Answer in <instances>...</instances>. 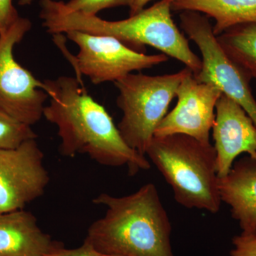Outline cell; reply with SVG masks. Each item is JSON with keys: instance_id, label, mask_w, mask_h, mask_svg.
<instances>
[{"instance_id": "1", "label": "cell", "mask_w": 256, "mask_h": 256, "mask_svg": "<svg viewBox=\"0 0 256 256\" xmlns=\"http://www.w3.org/2000/svg\"><path fill=\"white\" fill-rule=\"evenodd\" d=\"M50 104L43 116L58 128L62 156L86 154L104 166H127L130 176L150 168L146 156L124 142L105 108L88 95L78 79L60 76L44 80Z\"/></svg>"}, {"instance_id": "2", "label": "cell", "mask_w": 256, "mask_h": 256, "mask_svg": "<svg viewBox=\"0 0 256 256\" xmlns=\"http://www.w3.org/2000/svg\"><path fill=\"white\" fill-rule=\"evenodd\" d=\"M92 203L106 208L84 240L96 250L120 256H174L171 223L154 184L124 196L101 193Z\"/></svg>"}, {"instance_id": "3", "label": "cell", "mask_w": 256, "mask_h": 256, "mask_svg": "<svg viewBox=\"0 0 256 256\" xmlns=\"http://www.w3.org/2000/svg\"><path fill=\"white\" fill-rule=\"evenodd\" d=\"M172 0H160L137 14L119 21H108L64 9L62 2L44 0L40 16L46 32L60 34L79 31L114 37L137 52L144 46L154 47L164 54L184 64L194 76L200 73L202 60L195 54L188 38L172 18Z\"/></svg>"}, {"instance_id": "4", "label": "cell", "mask_w": 256, "mask_h": 256, "mask_svg": "<svg viewBox=\"0 0 256 256\" xmlns=\"http://www.w3.org/2000/svg\"><path fill=\"white\" fill-rule=\"evenodd\" d=\"M146 154L172 188L178 204L218 213L222 202L216 152L210 143L183 134L154 136Z\"/></svg>"}, {"instance_id": "5", "label": "cell", "mask_w": 256, "mask_h": 256, "mask_svg": "<svg viewBox=\"0 0 256 256\" xmlns=\"http://www.w3.org/2000/svg\"><path fill=\"white\" fill-rule=\"evenodd\" d=\"M192 73L186 67L178 73L154 76L130 74L114 82L119 92L117 105L122 112L118 128L128 146L146 156L178 86Z\"/></svg>"}, {"instance_id": "6", "label": "cell", "mask_w": 256, "mask_h": 256, "mask_svg": "<svg viewBox=\"0 0 256 256\" xmlns=\"http://www.w3.org/2000/svg\"><path fill=\"white\" fill-rule=\"evenodd\" d=\"M180 26L202 54V67L194 76L197 82L213 84L239 104L256 126V100L250 87L252 78L226 54L213 32L210 18L186 10L180 15Z\"/></svg>"}, {"instance_id": "7", "label": "cell", "mask_w": 256, "mask_h": 256, "mask_svg": "<svg viewBox=\"0 0 256 256\" xmlns=\"http://www.w3.org/2000/svg\"><path fill=\"white\" fill-rule=\"evenodd\" d=\"M31 28L30 20L20 16L0 36V110L32 126L43 117L48 96L44 82L22 66L13 54L15 45Z\"/></svg>"}, {"instance_id": "8", "label": "cell", "mask_w": 256, "mask_h": 256, "mask_svg": "<svg viewBox=\"0 0 256 256\" xmlns=\"http://www.w3.org/2000/svg\"><path fill=\"white\" fill-rule=\"evenodd\" d=\"M66 34L79 48L74 60L76 72L87 76L95 85L114 82L133 72L151 68L168 60L164 54L146 55L114 37L79 31Z\"/></svg>"}, {"instance_id": "9", "label": "cell", "mask_w": 256, "mask_h": 256, "mask_svg": "<svg viewBox=\"0 0 256 256\" xmlns=\"http://www.w3.org/2000/svg\"><path fill=\"white\" fill-rule=\"evenodd\" d=\"M44 156L36 140L0 149V214L24 210L44 195L50 181Z\"/></svg>"}, {"instance_id": "10", "label": "cell", "mask_w": 256, "mask_h": 256, "mask_svg": "<svg viewBox=\"0 0 256 256\" xmlns=\"http://www.w3.org/2000/svg\"><path fill=\"white\" fill-rule=\"evenodd\" d=\"M222 94L213 84L200 82L193 74H188L176 90L178 104L162 120L154 136L183 134L200 142L210 143V130L215 121L216 104Z\"/></svg>"}, {"instance_id": "11", "label": "cell", "mask_w": 256, "mask_h": 256, "mask_svg": "<svg viewBox=\"0 0 256 256\" xmlns=\"http://www.w3.org/2000/svg\"><path fill=\"white\" fill-rule=\"evenodd\" d=\"M213 130L217 174L224 178L237 156L246 153L256 160V126L242 106L222 94L216 104Z\"/></svg>"}, {"instance_id": "12", "label": "cell", "mask_w": 256, "mask_h": 256, "mask_svg": "<svg viewBox=\"0 0 256 256\" xmlns=\"http://www.w3.org/2000/svg\"><path fill=\"white\" fill-rule=\"evenodd\" d=\"M24 210L0 214V256H47L64 247Z\"/></svg>"}, {"instance_id": "13", "label": "cell", "mask_w": 256, "mask_h": 256, "mask_svg": "<svg viewBox=\"0 0 256 256\" xmlns=\"http://www.w3.org/2000/svg\"><path fill=\"white\" fill-rule=\"evenodd\" d=\"M222 202L230 207L232 218L242 234H256V160L246 156L234 162L224 178H218Z\"/></svg>"}, {"instance_id": "14", "label": "cell", "mask_w": 256, "mask_h": 256, "mask_svg": "<svg viewBox=\"0 0 256 256\" xmlns=\"http://www.w3.org/2000/svg\"><path fill=\"white\" fill-rule=\"evenodd\" d=\"M172 10H191L213 18L216 36L232 26L256 23V0H172Z\"/></svg>"}, {"instance_id": "15", "label": "cell", "mask_w": 256, "mask_h": 256, "mask_svg": "<svg viewBox=\"0 0 256 256\" xmlns=\"http://www.w3.org/2000/svg\"><path fill=\"white\" fill-rule=\"evenodd\" d=\"M222 50L252 78H256V23L232 26L216 36Z\"/></svg>"}, {"instance_id": "16", "label": "cell", "mask_w": 256, "mask_h": 256, "mask_svg": "<svg viewBox=\"0 0 256 256\" xmlns=\"http://www.w3.org/2000/svg\"><path fill=\"white\" fill-rule=\"evenodd\" d=\"M38 136L31 126L0 110V149L14 150Z\"/></svg>"}, {"instance_id": "17", "label": "cell", "mask_w": 256, "mask_h": 256, "mask_svg": "<svg viewBox=\"0 0 256 256\" xmlns=\"http://www.w3.org/2000/svg\"><path fill=\"white\" fill-rule=\"evenodd\" d=\"M131 0H70L62 2L64 9L72 12L80 13L87 16H97L102 10L117 6H128Z\"/></svg>"}, {"instance_id": "18", "label": "cell", "mask_w": 256, "mask_h": 256, "mask_svg": "<svg viewBox=\"0 0 256 256\" xmlns=\"http://www.w3.org/2000/svg\"><path fill=\"white\" fill-rule=\"evenodd\" d=\"M234 248L229 256H256V234H240L232 239Z\"/></svg>"}, {"instance_id": "19", "label": "cell", "mask_w": 256, "mask_h": 256, "mask_svg": "<svg viewBox=\"0 0 256 256\" xmlns=\"http://www.w3.org/2000/svg\"><path fill=\"white\" fill-rule=\"evenodd\" d=\"M13 0H0V36L9 31L20 18Z\"/></svg>"}, {"instance_id": "20", "label": "cell", "mask_w": 256, "mask_h": 256, "mask_svg": "<svg viewBox=\"0 0 256 256\" xmlns=\"http://www.w3.org/2000/svg\"><path fill=\"white\" fill-rule=\"evenodd\" d=\"M47 256H120L110 255L96 250L92 246L84 242L82 246L76 248L66 249L62 247Z\"/></svg>"}, {"instance_id": "21", "label": "cell", "mask_w": 256, "mask_h": 256, "mask_svg": "<svg viewBox=\"0 0 256 256\" xmlns=\"http://www.w3.org/2000/svg\"><path fill=\"white\" fill-rule=\"evenodd\" d=\"M152 0H131L130 4V16L137 14L144 10L146 5Z\"/></svg>"}, {"instance_id": "22", "label": "cell", "mask_w": 256, "mask_h": 256, "mask_svg": "<svg viewBox=\"0 0 256 256\" xmlns=\"http://www.w3.org/2000/svg\"><path fill=\"white\" fill-rule=\"evenodd\" d=\"M35 0H18V4L22 6H25V5H30ZM43 1V0H42Z\"/></svg>"}]
</instances>
